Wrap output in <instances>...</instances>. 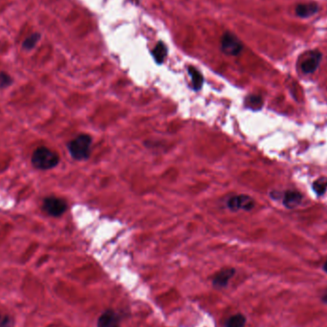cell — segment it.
Listing matches in <instances>:
<instances>
[{"label": "cell", "mask_w": 327, "mask_h": 327, "mask_svg": "<svg viewBox=\"0 0 327 327\" xmlns=\"http://www.w3.org/2000/svg\"><path fill=\"white\" fill-rule=\"evenodd\" d=\"M31 161L36 169L41 171H48L59 165L60 157L58 153L51 151L50 149L41 147L34 152Z\"/></svg>", "instance_id": "cell-1"}, {"label": "cell", "mask_w": 327, "mask_h": 327, "mask_svg": "<svg viewBox=\"0 0 327 327\" xmlns=\"http://www.w3.org/2000/svg\"><path fill=\"white\" fill-rule=\"evenodd\" d=\"M92 138L87 134H81L67 145L68 152L73 159L78 161L87 160L91 153Z\"/></svg>", "instance_id": "cell-2"}, {"label": "cell", "mask_w": 327, "mask_h": 327, "mask_svg": "<svg viewBox=\"0 0 327 327\" xmlns=\"http://www.w3.org/2000/svg\"><path fill=\"white\" fill-rule=\"evenodd\" d=\"M43 210L50 217L60 218L67 211V203L59 197H46L43 203Z\"/></svg>", "instance_id": "cell-3"}, {"label": "cell", "mask_w": 327, "mask_h": 327, "mask_svg": "<svg viewBox=\"0 0 327 327\" xmlns=\"http://www.w3.org/2000/svg\"><path fill=\"white\" fill-rule=\"evenodd\" d=\"M222 52L229 56H238L243 49L239 38L230 32H226L221 40Z\"/></svg>", "instance_id": "cell-4"}, {"label": "cell", "mask_w": 327, "mask_h": 327, "mask_svg": "<svg viewBox=\"0 0 327 327\" xmlns=\"http://www.w3.org/2000/svg\"><path fill=\"white\" fill-rule=\"evenodd\" d=\"M228 208L231 211H251L255 207V201L252 197L248 196H235L228 200Z\"/></svg>", "instance_id": "cell-5"}, {"label": "cell", "mask_w": 327, "mask_h": 327, "mask_svg": "<svg viewBox=\"0 0 327 327\" xmlns=\"http://www.w3.org/2000/svg\"><path fill=\"white\" fill-rule=\"evenodd\" d=\"M323 55L319 51H311L308 52L305 60L303 61L301 68L305 74H312L314 73L321 64Z\"/></svg>", "instance_id": "cell-6"}, {"label": "cell", "mask_w": 327, "mask_h": 327, "mask_svg": "<svg viewBox=\"0 0 327 327\" xmlns=\"http://www.w3.org/2000/svg\"><path fill=\"white\" fill-rule=\"evenodd\" d=\"M121 318L119 313L114 310L105 311L98 320V327H120Z\"/></svg>", "instance_id": "cell-7"}, {"label": "cell", "mask_w": 327, "mask_h": 327, "mask_svg": "<svg viewBox=\"0 0 327 327\" xmlns=\"http://www.w3.org/2000/svg\"><path fill=\"white\" fill-rule=\"evenodd\" d=\"M319 10V4L316 2L302 3L296 7V15L301 19H308L315 16Z\"/></svg>", "instance_id": "cell-8"}, {"label": "cell", "mask_w": 327, "mask_h": 327, "mask_svg": "<svg viewBox=\"0 0 327 327\" xmlns=\"http://www.w3.org/2000/svg\"><path fill=\"white\" fill-rule=\"evenodd\" d=\"M235 273H236V270L233 268H227V269L221 270L216 275V277L213 280L214 286L219 289L226 287L229 283L230 280L234 277Z\"/></svg>", "instance_id": "cell-9"}, {"label": "cell", "mask_w": 327, "mask_h": 327, "mask_svg": "<svg viewBox=\"0 0 327 327\" xmlns=\"http://www.w3.org/2000/svg\"><path fill=\"white\" fill-rule=\"evenodd\" d=\"M303 200V196L294 191H288L285 192L283 195L284 206L288 209H294L296 208Z\"/></svg>", "instance_id": "cell-10"}, {"label": "cell", "mask_w": 327, "mask_h": 327, "mask_svg": "<svg viewBox=\"0 0 327 327\" xmlns=\"http://www.w3.org/2000/svg\"><path fill=\"white\" fill-rule=\"evenodd\" d=\"M153 56L155 62L158 65H162L168 56V48L166 44L161 42L158 43V44L155 46V48L153 49Z\"/></svg>", "instance_id": "cell-11"}, {"label": "cell", "mask_w": 327, "mask_h": 327, "mask_svg": "<svg viewBox=\"0 0 327 327\" xmlns=\"http://www.w3.org/2000/svg\"><path fill=\"white\" fill-rule=\"evenodd\" d=\"M189 74L192 78V82H193V87H194V89L195 90H200L202 86H203V76L202 74L197 70L196 68L195 67H189Z\"/></svg>", "instance_id": "cell-12"}, {"label": "cell", "mask_w": 327, "mask_h": 327, "mask_svg": "<svg viewBox=\"0 0 327 327\" xmlns=\"http://www.w3.org/2000/svg\"><path fill=\"white\" fill-rule=\"evenodd\" d=\"M246 317L242 314H236L230 317L225 326L226 327H244L246 326Z\"/></svg>", "instance_id": "cell-13"}, {"label": "cell", "mask_w": 327, "mask_h": 327, "mask_svg": "<svg viewBox=\"0 0 327 327\" xmlns=\"http://www.w3.org/2000/svg\"><path fill=\"white\" fill-rule=\"evenodd\" d=\"M246 105L249 109H261L263 105V101L261 96H257V95H252L249 96L246 100Z\"/></svg>", "instance_id": "cell-14"}, {"label": "cell", "mask_w": 327, "mask_h": 327, "mask_svg": "<svg viewBox=\"0 0 327 327\" xmlns=\"http://www.w3.org/2000/svg\"><path fill=\"white\" fill-rule=\"evenodd\" d=\"M327 189V180L326 179H319L314 182L313 190L318 196H322L326 193Z\"/></svg>", "instance_id": "cell-15"}, {"label": "cell", "mask_w": 327, "mask_h": 327, "mask_svg": "<svg viewBox=\"0 0 327 327\" xmlns=\"http://www.w3.org/2000/svg\"><path fill=\"white\" fill-rule=\"evenodd\" d=\"M41 39V36L39 34H33L31 35L29 38H27L24 43H23V48H25L26 50H32L37 44L39 43Z\"/></svg>", "instance_id": "cell-16"}, {"label": "cell", "mask_w": 327, "mask_h": 327, "mask_svg": "<svg viewBox=\"0 0 327 327\" xmlns=\"http://www.w3.org/2000/svg\"><path fill=\"white\" fill-rule=\"evenodd\" d=\"M13 84V79L6 73H0V89L9 87Z\"/></svg>", "instance_id": "cell-17"}, {"label": "cell", "mask_w": 327, "mask_h": 327, "mask_svg": "<svg viewBox=\"0 0 327 327\" xmlns=\"http://www.w3.org/2000/svg\"><path fill=\"white\" fill-rule=\"evenodd\" d=\"M11 321L8 319V317H1L0 316V327H8V324Z\"/></svg>", "instance_id": "cell-18"}, {"label": "cell", "mask_w": 327, "mask_h": 327, "mask_svg": "<svg viewBox=\"0 0 327 327\" xmlns=\"http://www.w3.org/2000/svg\"><path fill=\"white\" fill-rule=\"evenodd\" d=\"M322 301L326 304V305H327V293H326L324 296H323V298H322Z\"/></svg>", "instance_id": "cell-19"}, {"label": "cell", "mask_w": 327, "mask_h": 327, "mask_svg": "<svg viewBox=\"0 0 327 327\" xmlns=\"http://www.w3.org/2000/svg\"><path fill=\"white\" fill-rule=\"evenodd\" d=\"M323 268H324V271H325V272H326V273L327 274V262H325V264H324V267H323Z\"/></svg>", "instance_id": "cell-20"}]
</instances>
